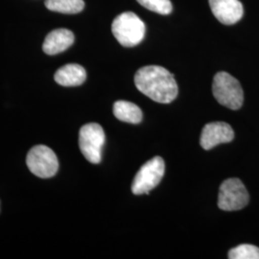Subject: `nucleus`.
<instances>
[{"mask_svg": "<svg viewBox=\"0 0 259 259\" xmlns=\"http://www.w3.org/2000/svg\"><path fill=\"white\" fill-rule=\"evenodd\" d=\"M249 203V193L239 179L232 178L223 183L218 195V206L225 211L244 208Z\"/></svg>", "mask_w": 259, "mask_h": 259, "instance_id": "obj_6", "label": "nucleus"}, {"mask_svg": "<svg viewBox=\"0 0 259 259\" xmlns=\"http://www.w3.org/2000/svg\"><path fill=\"white\" fill-rule=\"evenodd\" d=\"M113 114L118 120L139 124L142 120V111L139 106L128 101H117L113 105Z\"/></svg>", "mask_w": 259, "mask_h": 259, "instance_id": "obj_12", "label": "nucleus"}, {"mask_svg": "<svg viewBox=\"0 0 259 259\" xmlns=\"http://www.w3.org/2000/svg\"><path fill=\"white\" fill-rule=\"evenodd\" d=\"M213 15L223 24L232 25L238 22L244 14L239 0H208Z\"/></svg>", "mask_w": 259, "mask_h": 259, "instance_id": "obj_9", "label": "nucleus"}, {"mask_svg": "<svg viewBox=\"0 0 259 259\" xmlns=\"http://www.w3.org/2000/svg\"><path fill=\"white\" fill-rule=\"evenodd\" d=\"M111 31L121 46L134 47L143 40L146 26L135 13L125 12L114 19L111 24Z\"/></svg>", "mask_w": 259, "mask_h": 259, "instance_id": "obj_2", "label": "nucleus"}, {"mask_svg": "<svg viewBox=\"0 0 259 259\" xmlns=\"http://www.w3.org/2000/svg\"><path fill=\"white\" fill-rule=\"evenodd\" d=\"M26 164L34 175L42 179L55 176L59 169L55 153L45 145H37L28 152Z\"/></svg>", "mask_w": 259, "mask_h": 259, "instance_id": "obj_7", "label": "nucleus"}, {"mask_svg": "<svg viewBox=\"0 0 259 259\" xmlns=\"http://www.w3.org/2000/svg\"><path fill=\"white\" fill-rule=\"evenodd\" d=\"M47 9L67 15H74L83 11V0H46Z\"/></svg>", "mask_w": 259, "mask_h": 259, "instance_id": "obj_13", "label": "nucleus"}, {"mask_svg": "<svg viewBox=\"0 0 259 259\" xmlns=\"http://www.w3.org/2000/svg\"><path fill=\"white\" fill-rule=\"evenodd\" d=\"M144 8L155 12L159 15H169L172 9V3L170 0H137Z\"/></svg>", "mask_w": 259, "mask_h": 259, "instance_id": "obj_15", "label": "nucleus"}, {"mask_svg": "<svg viewBox=\"0 0 259 259\" xmlns=\"http://www.w3.org/2000/svg\"><path fill=\"white\" fill-rule=\"evenodd\" d=\"M230 259H259V248L254 245L243 244L229 251Z\"/></svg>", "mask_w": 259, "mask_h": 259, "instance_id": "obj_14", "label": "nucleus"}, {"mask_svg": "<svg viewBox=\"0 0 259 259\" xmlns=\"http://www.w3.org/2000/svg\"><path fill=\"white\" fill-rule=\"evenodd\" d=\"M105 133L97 123L83 125L79 133L80 150L91 163L97 164L102 159V149L105 143Z\"/></svg>", "mask_w": 259, "mask_h": 259, "instance_id": "obj_5", "label": "nucleus"}, {"mask_svg": "<svg viewBox=\"0 0 259 259\" xmlns=\"http://www.w3.org/2000/svg\"><path fill=\"white\" fill-rule=\"evenodd\" d=\"M213 95L219 104L231 110H239L244 102V93L240 83L227 72H218L214 76Z\"/></svg>", "mask_w": 259, "mask_h": 259, "instance_id": "obj_3", "label": "nucleus"}, {"mask_svg": "<svg viewBox=\"0 0 259 259\" xmlns=\"http://www.w3.org/2000/svg\"><path fill=\"white\" fill-rule=\"evenodd\" d=\"M74 34L67 29H56L47 35L42 50L47 55H56L65 51L74 42Z\"/></svg>", "mask_w": 259, "mask_h": 259, "instance_id": "obj_10", "label": "nucleus"}, {"mask_svg": "<svg viewBox=\"0 0 259 259\" xmlns=\"http://www.w3.org/2000/svg\"><path fill=\"white\" fill-rule=\"evenodd\" d=\"M54 79L63 87H77L85 81L87 72L82 65L68 64L57 70Z\"/></svg>", "mask_w": 259, "mask_h": 259, "instance_id": "obj_11", "label": "nucleus"}, {"mask_svg": "<svg viewBox=\"0 0 259 259\" xmlns=\"http://www.w3.org/2000/svg\"><path fill=\"white\" fill-rule=\"evenodd\" d=\"M165 164L162 157H155L140 167L132 184V192L135 195L146 194L162 180Z\"/></svg>", "mask_w": 259, "mask_h": 259, "instance_id": "obj_4", "label": "nucleus"}, {"mask_svg": "<svg viewBox=\"0 0 259 259\" xmlns=\"http://www.w3.org/2000/svg\"><path fill=\"white\" fill-rule=\"evenodd\" d=\"M234 139V132L232 127L225 122L208 123L202 131L200 144L204 150H210L213 147L228 143Z\"/></svg>", "mask_w": 259, "mask_h": 259, "instance_id": "obj_8", "label": "nucleus"}, {"mask_svg": "<svg viewBox=\"0 0 259 259\" xmlns=\"http://www.w3.org/2000/svg\"><path fill=\"white\" fill-rule=\"evenodd\" d=\"M135 83L140 93L155 102L171 103L176 99L179 93L174 75L158 65L139 68L135 75Z\"/></svg>", "mask_w": 259, "mask_h": 259, "instance_id": "obj_1", "label": "nucleus"}]
</instances>
